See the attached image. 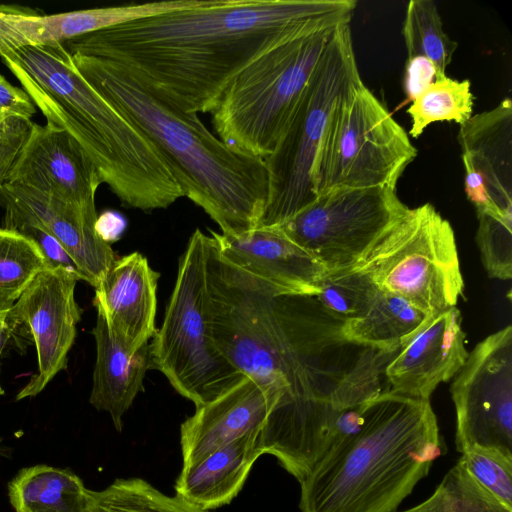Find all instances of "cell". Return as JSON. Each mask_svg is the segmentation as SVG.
I'll return each instance as SVG.
<instances>
[{
	"label": "cell",
	"mask_w": 512,
	"mask_h": 512,
	"mask_svg": "<svg viewBox=\"0 0 512 512\" xmlns=\"http://www.w3.org/2000/svg\"><path fill=\"white\" fill-rule=\"evenodd\" d=\"M355 0H199L64 42L128 68L181 110L212 112L232 79L269 50L350 24Z\"/></svg>",
	"instance_id": "obj_1"
},
{
	"label": "cell",
	"mask_w": 512,
	"mask_h": 512,
	"mask_svg": "<svg viewBox=\"0 0 512 512\" xmlns=\"http://www.w3.org/2000/svg\"><path fill=\"white\" fill-rule=\"evenodd\" d=\"M208 307L214 342L244 376L279 397L270 416L319 400L341 377L324 366V325L314 297L286 295L224 262L211 238Z\"/></svg>",
	"instance_id": "obj_2"
},
{
	"label": "cell",
	"mask_w": 512,
	"mask_h": 512,
	"mask_svg": "<svg viewBox=\"0 0 512 512\" xmlns=\"http://www.w3.org/2000/svg\"><path fill=\"white\" fill-rule=\"evenodd\" d=\"M75 69L131 119L158 150L179 187L225 235L258 227L268 198L264 159L224 143L123 65L70 52Z\"/></svg>",
	"instance_id": "obj_3"
},
{
	"label": "cell",
	"mask_w": 512,
	"mask_h": 512,
	"mask_svg": "<svg viewBox=\"0 0 512 512\" xmlns=\"http://www.w3.org/2000/svg\"><path fill=\"white\" fill-rule=\"evenodd\" d=\"M0 59L46 124L77 142L122 205L150 212L183 197L153 143L81 77L63 42L4 52Z\"/></svg>",
	"instance_id": "obj_4"
},
{
	"label": "cell",
	"mask_w": 512,
	"mask_h": 512,
	"mask_svg": "<svg viewBox=\"0 0 512 512\" xmlns=\"http://www.w3.org/2000/svg\"><path fill=\"white\" fill-rule=\"evenodd\" d=\"M444 444L430 400L385 390L300 482L301 512H396Z\"/></svg>",
	"instance_id": "obj_5"
},
{
	"label": "cell",
	"mask_w": 512,
	"mask_h": 512,
	"mask_svg": "<svg viewBox=\"0 0 512 512\" xmlns=\"http://www.w3.org/2000/svg\"><path fill=\"white\" fill-rule=\"evenodd\" d=\"M337 27L283 43L237 74L211 112L219 138L247 154L270 155Z\"/></svg>",
	"instance_id": "obj_6"
},
{
	"label": "cell",
	"mask_w": 512,
	"mask_h": 512,
	"mask_svg": "<svg viewBox=\"0 0 512 512\" xmlns=\"http://www.w3.org/2000/svg\"><path fill=\"white\" fill-rule=\"evenodd\" d=\"M210 250V235L196 229L179 260L162 325L149 343L151 368L196 408L244 377L213 339L207 288Z\"/></svg>",
	"instance_id": "obj_7"
},
{
	"label": "cell",
	"mask_w": 512,
	"mask_h": 512,
	"mask_svg": "<svg viewBox=\"0 0 512 512\" xmlns=\"http://www.w3.org/2000/svg\"><path fill=\"white\" fill-rule=\"evenodd\" d=\"M350 24L337 27L273 152L264 158L268 198L258 226H279L316 198L312 169L337 104L361 81Z\"/></svg>",
	"instance_id": "obj_8"
},
{
	"label": "cell",
	"mask_w": 512,
	"mask_h": 512,
	"mask_svg": "<svg viewBox=\"0 0 512 512\" xmlns=\"http://www.w3.org/2000/svg\"><path fill=\"white\" fill-rule=\"evenodd\" d=\"M352 269L430 316L456 307L463 295L453 228L430 203L409 208Z\"/></svg>",
	"instance_id": "obj_9"
},
{
	"label": "cell",
	"mask_w": 512,
	"mask_h": 512,
	"mask_svg": "<svg viewBox=\"0 0 512 512\" xmlns=\"http://www.w3.org/2000/svg\"><path fill=\"white\" fill-rule=\"evenodd\" d=\"M416 156L407 132L361 80L337 104L325 129L312 169L314 193L396 189Z\"/></svg>",
	"instance_id": "obj_10"
},
{
	"label": "cell",
	"mask_w": 512,
	"mask_h": 512,
	"mask_svg": "<svg viewBox=\"0 0 512 512\" xmlns=\"http://www.w3.org/2000/svg\"><path fill=\"white\" fill-rule=\"evenodd\" d=\"M409 207L388 187H341L319 194L278 227L328 273L357 266Z\"/></svg>",
	"instance_id": "obj_11"
},
{
	"label": "cell",
	"mask_w": 512,
	"mask_h": 512,
	"mask_svg": "<svg viewBox=\"0 0 512 512\" xmlns=\"http://www.w3.org/2000/svg\"><path fill=\"white\" fill-rule=\"evenodd\" d=\"M455 445L494 449L512 458V326L480 341L454 376Z\"/></svg>",
	"instance_id": "obj_12"
},
{
	"label": "cell",
	"mask_w": 512,
	"mask_h": 512,
	"mask_svg": "<svg viewBox=\"0 0 512 512\" xmlns=\"http://www.w3.org/2000/svg\"><path fill=\"white\" fill-rule=\"evenodd\" d=\"M80 275L55 267L41 271L6 315L10 334L25 326L37 351L38 373L22 388L17 400L33 397L66 367L76 337L80 308L75 300Z\"/></svg>",
	"instance_id": "obj_13"
},
{
	"label": "cell",
	"mask_w": 512,
	"mask_h": 512,
	"mask_svg": "<svg viewBox=\"0 0 512 512\" xmlns=\"http://www.w3.org/2000/svg\"><path fill=\"white\" fill-rule=\"evenodd\" d=\"M464 190L477 214L512 217V102L460 125Z\"/></svg>",
	"instance_id": "obj_14"
},
{
	"label": "cell",
	"mask_w": 512,
	"mask_h": 512,
	"mask_svg": "<svg viewBox=\"0 0 512 512\" xmlns=\"http://www.w3.org/2000/svg\"><path fill=\"white\" fill-rule=\"evenodd\" d=\"M0 205L4 215L30 220L50 233L73 260L81 280L94 288L117 260L96 230V209L8 182L0 189Z\"/></svg>",
	"instance_id": "obj_15"
},
{
	"label": "cell",
	"mask_w": 512,
	"mask_h": 512,
	"mask_svg": "<svg viewBox=\"0 0 512 512\" xmlns=\"http://www.w3.org/2000/svg\"><path fill=\"white\" fill-rule=\"evenodd\" d=\"M8 183L30 187L86 209H96L101 178L77 142L65 131L32 123Z\"/></svg>",
	"instance_id": "obj_16"
},
{
	"label": "cell",
	"mask_w": 512,
	"mask_h": 512,
	"mask_svg": "<svg viewBox=\"0 0 512 512\" xmlns=\"http://www.w3.org/2000/svg\"><path fill=\"white\" fill-rule=\"evenodd\" d=\"M217 255L282 294L316 297L328 272L278 227L258 226L239 235L210 231Z\"/></svg>",
	"instance_id": "obj_17"
},
{
	"label": "cell",
	"mask_w": 512,
	"mask_h": 512,
	"mask_svg": "<svg viewBox=\"0 0 512 512\" xmlns=\"http://www.w3.org/2000/svg\"><path fill=\"white\" fill-rule=\"evenodd\" d=\"M460 311L431 316L384 368L388 391L429 400L437 386L453 378L469 352Z\"/></svg>",
	"instance_id": "obj_18"
},
{
	"label": "cell",
	"mask_w": 512,
	"mask_h": 512,
	"mask_svg": "<svg viewBox=\"0 0 512 512\" xmlns=\"http://www.w3.org/2000/svg\"><path fill=\"white\" fill-rule=\"evenodd\" d=\"M191 5V0H166L44 14L27 6L0 3V54L23 47L64 43L87 33Z\"/></svg>",
	"instance_id": "obj_19"
},
{
	"label": "cell",
	"mask_w": 512,
	"mask_h": 512,
	"mask_svg": "<svg viewBox=\"0 0 512 512\" xmlns=\"http://www.w3.org/2000/svg\"><path fill=\"white\" fill-rule=\"evenodd\" d=\"M159 273L147 258L132 252L117 258L95 287L94 306L112 335L129 351L149 344L155 335Z\"/></svg>",
	"instance_id": "obj_20"
},
{
	"label": "cell",
	"mask_w": 512,
	"mask_h": 512,
	"mask_svg": "<svg viewBox=\"0 0 512 512\" xmlns=\"http://www.w3.org/2000/svg\"><path fill=\"white\" fill-rule=\"evenodd\" d=\"M279 397L244 376L212 401L196 408L180 427L183 466L263 428Z\"/></svg>",
	"instance_id": "obj_21"
},
{
	"label": "cell",
	"mask_w": 512,
	"mask_h": 512,
	"mask_svg": "<svg viewBox=\"0 0 512 512\" xmlns=\"http://www.w3.org/2000/svg\"><path fill=\"white\" fill-rule=\"evenodd\" d=\"M259 431L250 432L182 466L175 493L206 511L228 505L239 494L255 461L263 455Z\"/></svg>",
	"instance_id": "obj_22"
},
{
	"label": "cell",
	"mask_w": 512,
	"mask_h": 512,
	"mask_svg": "<svg viewBox=\"0 0 512 512\" xmlns=\"http://www.w3.org/2000/svg\"><path fill=\"white\" fill-rule=\"evenodd\" d=\"M96 343V362L90 404L107 412L117 431L122 430V418L143 388L149 368V344L131 352L110 332L104 319L97 314L92 330Z\"/></svg>",
	"instance_id": "obj_23"
},
{
	"label": "cell",
	"mask_w": 512,
	"mask_h": 512,
	"mask_svg": "<svg viewBox=\"0 0 512 512\" xmlns=\"http://www.w3.org/2000/svg\"><path fill=\"white\" fill-rule=\"evenodd\" d=\"M430 317L406 299L377 289L359 316L341 322L340 335L350 344L395 353Z\"/></svg>",
	"instance_id": "obj_24"
},
{
	"label": "cell",
	"mask_w": 512,
	"mask_h": 512,
	"mask_svg": "<svg viewBox=\"0 0 512 512\" xmlns=\"http://www.w3.org/2000/svg\"><path fill=\"white\" fill-rule=\"evenodd\" d=\"M15 512H91L90 490L73 472L35 465L21 470L9 484Z\"/></svg>",
	"instance_id": "obj_25"
},
{
	"label": "cell",
	"mask_w": 512,
	"mask_h": 512,
	"mask_svg": "<svg viewBox=\"0 0 512 512\" xmlns=\"http://www.w3.org/2000/svg\"><path fill=\"white\" fill-rule=\"evenodd\" d=\"M407 58L423 56L434 64L437 79L446 77L457 43L444 31L441 16L431 0L408 2L402 26Z\"/></svg>",
	"instance_id": "obj_26"
},
{
	"label": "cell",
	"mask_w": 512,
	"mask_h": 512,
	"mask_svg": "<svg viewBox=\"0 0 512 512\" xmlns=\"http://www.w3.org/2000/svg\"><path fill=\"white\" fill-rule=\"evenodd\" d=\"M474 97L469 80L448 76L435 80L407 109L411 118L409 134L418 138L435 122L464 124L473 115Z\"/></svg>",
	"instance_id": "obj_27"
},
{
	"label": "cell",
	"mask_w": 512,
	"mask_h": 512,
	"mask_svg": "<svg viewBox=\"0 0 512 512\" xmlns=\"http://www.w3.org/2000/svg\"><path fill=\"white\" fill-rule=\"evenodd\" d=\"M90 506L91 512H209L141 478L116 479L101 491L90 490Z\"/></svg>",
	"instance_id": "obj_28"
},
{
	"label": "cell",
	"mask_w": 512,
	"mask_h": 512,
	"mask_svg": "<svg viewBox=\"0 0 512 512\" xmlns=\"http://www.w3.org/2000/svg\"><path fill=\"white\" fill-rule=\"evenodd\" d=\"M416 508L419 512H512L511 507L469 473L460 459L446 473L435 492Z\"/></svg>",
	"instance_id": "obj_29"
},
{
	"label": "cell",
	"mask_w": 512,
	"mask_h": 512,
	"mask_svg": "<svg viewBox=\"0 0 512 512\" xmlns=\"http://www.w3.org/2000/svg\"><path fill=\"white\" fill-rule=\"evenodd\" d=\"M49 265L38 246L23 234L0 226V293L16 301Z\"/></svg>",
	"instance_id": "obj_30"
},
{
	"label": "cell",
	"mask_w": 512,
	"mask_h": 512,
	"mask_svg": "<svg viewBox=\"0 0 512 512\" xmlns=\"http://www.w3.org/2000/svg\"><path fill=\"white\" fill-rule=\"evenodd\" d=\"M377 288L356 269L328 273L316 298L329 315L341 322L359 316L368 306Z\"/></svg>",
	"instance_id": "obj_31"
},
{
	"label": "cell",
	"mask_w": 512,
	"mask_h": 512,
	"mask_svg": "<svg viewBox=\"0 0 512 512\" xmlns=\"http://www.w3.org/2000/svg\"><path fill=\"white\" fill-rule=\"evenodd\" d=\"M477 244L489 276L499 280L512 278V218L477 214Z\"/></svg>",
	"instance_id": "obj_32"
},
{
	"label": "cell",
	"mask_w": 512,
	"mask_h": 512,
	"mask_svg": "<svg viewBox=\"0 0 512 512\" xmlns=\"http://www.w3.org/2000/svg\"><path fill=\"white\" fill-rule=\"evenodd\" d=\"M460 460L483 487L512 508V458L494 449L472 447L462 452Z\"/></svg>",
	"instance_id": "obj_33"
},
{
	"label": "cell",
	"mask_w": 512,
	"mask_h": 512,
	"mask_svg": "<svg viewBox=\"0 0 512 512\" xmlns=\"http://www.w3.org/2000/svg\"><path fill=\"white\" fill-rule=\"evenodd\" d=\"M4 227L15 230L32 240L45 257L49 268L62 267L78 273L73 260L62 245L38 224L17 216L4 215Z\"/></svg>",
	"instance_id": "obj_34"
},
{
	"label": "cell",
	"mask_w": 512,
	"mask_h": 512,
	"mask_svg": "<svg viewBox=\"0 0 512 512\" xmlns=\"http://www.w3.org/2000/svg\"><path fill=\"white\" fill-rule=\"evenodd\" d=\"M33 121L8 118L0 127V189L7 182L13 164L28 136Z\"/></svg>",
	"instance_id": "obj_35"
},
{
	"label": "cell",
	"mask_w": 512,
	"mask_h": 512,
	"mask_svg": "<svg viewBox=\"0 0 512 512\" xmlns=\"http://www.w3.org/2000/svg\"><path fill=\"white\" fill-rule=\"evenodd\" d=\"M37 109L21 88L11 84L0 73V120L20 118L32 121Z\"/></svg>",
	"instance_id": "obj_36"
},
{
	"label": "cell",
	"mask_w": 512,
	"mask_h": 512,
	"mask_svg": "<svg viewBox=\"0 0 512 512\" xmlns=\"http://www.w3.org/2000/svg\"><path fill=\"white\" fill-rule=\"evenodd\" d=\"M404 72V92L407 100L411 102L417 99L437 79L434 64L423 56L408 57Z\"/></svg>",
	"instance_id": "obj_37"
},
{
	"label": "cell",
	"mask_w": 512,
	"mask_h": 512,
	"mask_svg": "<svg viewBox=\"0 0 512 512\" xmlns=\"http://www.w3.org/2000/svg\"><path fill=\"white\" fill-rule=\"evenodd\" d=\"M126 224L123 215L107 210L97 217L95 227L102 239L110 244L123 234Z\"/></svg>",
	"instance_id": "obj_38"
},
{
	"label": "cell",
	"mask_w": 512,
	"mask_h": 512,
	"mask_svg": "<svg viewBox=\"0 0 512 512\" xmlns=\"http://www.w3.org/2000/svg\"><path fill=\"white\" fill-rule=\"evenodd\" d=\"M6 315L7 314H0V357L4 349V346L10 336V330L6 320ZM3 393L4 391L0 384V395H2Z\"/></svg>",
	"instance_id": "obj_39"
},
{
	"label": "cell",
	"mask_w": 512,
	"mask_h": 512,
	"mask_svg": "<svg viewBox=\"0 0 512 512\" xmlns=\"http://www.w3.org/2000/svg\"><path fill=\"white\" fill-rule=\"evenodd\" d=\"M15 301L0 293V314H7Z\"/></svg>",
	"instance_id": "obj_40"
},
{
	"label": "cell",
	"mask_w": 512,
	"mask_h": 512,
	"mask_svg": "<svg viewBox=\"0 0 512 512\" xmlns=\"http://www.w3.org/2000/svg\"><path fill=\"white\" fill-rule=\"evenodd\" d=\"M402 512H419L418 509L416 508V506L408 509V510H405V511H402Z\"/></svg>",
	"instance_id": "obj_41"
},
{
	"label": "cell",
	"mask_w": 512,
	"mask_h": 512,
	"mask_svg": "<svg viewBox=\"0 0 512 512\" xmlns=\"http://www.w3.org/2000/svg\"><path fill=\"white\" fill-rule=\"evenodd\" d=\"M3 121L0 120V127H1V124H2Z\"/></svg>",
	"instance_id": "obj_42"
}]
</instances>
